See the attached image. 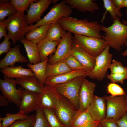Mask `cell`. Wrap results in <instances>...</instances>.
I'll return each mask as SVG.
<instances>
[{"mask_svg": "<svg viewBox=\"0 0 127 127\" xmlns=\"http://www.w3.org/2000/svg\"><path fill=\"white\" fill-rule=\"evenodd\" d=\"M6 27L2 21L0 22V39L3 36L5 37L8 34L5 29Z\"/></svg>", "mask_w": 127, "mask_h": 127, "instance_id": "44", "label": "cell"}, {"mask_svg": "<svg viewBox=\"0 0 127 127\" xmlns=\"http://www.w3.org/2000/svg\"><path fill=\"white\" fill-rule=\"evenodd\" d=\"M2 95H0V106H7L8 102L7 100Z\"/></svg>", "mask_w": 127, "mask_h": 127, "instance_id": "46", "label": "cell"}, {"mask_svg": "<svg viewBox=\"0 0 127 127\" xmlns=\"http://www.w3.org/2000/svg\"><path fill=\"white\" fill-rule=\"evenodd\" d=\"M73 36L72 33L68 31L57 45L54 54L48 59V63L50 64L63 60L72 54V44Z\"/></svg>", "mask_w": 127, "mask_h": 127, "instance_id": "10", "label": "cell"}, {"mask_svg": "<svg viewBox=\"0 0 127 127\" xmlns=\"http://www.w3.org/2000/svg\"><path fill=\"white\" fill-rule=\"evenodd\" d=\"M124 7L127 8V0H124Z\"/></svg>", "mask_w": 127, "mask_h": 127, "instance_id": "49", "label": "cell"}, {"mask_svg": "<svg viewBox=\"0 0 127 127\" xmlns=\"http://www.w3.org/2000/svg\"><path fill=\"white\" fill-rule=\"evenodd\" d=\"M5 115L4 117H0V127H7L16 121L26 119L28 116L20 111L15 114L7 112Z\"/></svg>", "mask_w": 127, "mask_h": 127, "instance_id": "30", "label": "cell"}, {"mask_svg": "<svg viewBox=\"0 0 127 127\" xmlns=\"http://www.w3.org/2000/svg\"><path fill=\"white\" fill-rule=\"evenodd\" d=\"M107 91L111 95L114 96L126 95L125 92L123 88L115 83H109L107 87Z\"/></svg>", "mask_w": 127, "mask_h": 127, "instance_id": "37", "label": "cell"}, {"mask_svg": "<svg viewBox=\"0 0 127 127\" xmlns=\"http://www.w3.org/2000/svg\"><path fill=\"white\" fill-rule=\"evenodd\" d=\"M125 46H127V42L125 44ZM121 55L124 56L125 57L127 56V49L123 51L121 54Z\"/></svg>", "mask_w": 127, "mask_h": 127, "instance_id": "47", "label": "cell"}, {"mask_svg": "<svg viewBox=\"0 0 127 127\" xmlns=\"http://www.w3.org/2000/svg\"><path fill=\"white\" fill-rule=\"evenodd\" d=\"M20 41L24 46L30 63L36 64L40 63L41 61L37 44L28 41L25 38Z\"/></svg>", "mask_w": 127, "mask_h": 127, "instance_id": "25", "label": "cell"}, {"mask_svg": "<svg viewBox=\"0 0 127 127\" xmlns=\"http://www.w3.org/2000/svg\"><path fill=\"white\" fill-rule=\"evenodd\" d=\"M42 109L50 127H65L58 118L54 109L46 108Z\"/></svg>", "mask_w": 127, "mask_h": 127, "instance_id": "31", "label": "cell"}, {"mask_svg": "<svg viewBox=\"0 0 127 127\" xmlns=\"http://www.w3.org/2000/svg\"><path fill=\"white\" fill-rule=\"evenodd\" d=\"M17 10L12 3L10 2L0 3V22L4 20L7 17L11 16L16 13Z\"/></svg>", "mask_w": 127, "mask_h": 127, "instance_id": "33", "label": "cell"}, {"mask_svg": "<svg viewBox=\"0 0 127 127\" xmlns=\"http://www.w3.org/2000/svg\"><path fill=\"white\" fill-rule=\"evenodd\" d=\"M61 95L52 87L44 85L42 92L40 94L39 106L44 108L55 109Z\"/></svg>", "mask_w": 127, "mask_h": 127, "instance_id": "14", "label": "cell"}, {"mask_svg": "<svg viewBox=\"0 0 127 127\" xmlns=\"http://www.w3.org/2000/svg\"><path fill=\"white\" fill-rule=\"evenodd\" d=\"M54 110L58 118L65 127H70L77 111L73 105L62 96Z\"/></svg>", "mask_w": 127, "mask_h": 127, "instance_id": "9", "label": "cell"}, {"mask_svg": "<svg viewBox=\"0 0 127 127\" xmlns=\"http://www.w3.org/2000/svg\"><path fill=\"white\" fill-rule=\"evenodd\" d=\"M11 2L17 11L24 12L28 10V8L30 3L32 1L36 2V0H11Z\"/></svg>", "mask_w": 127, "mask_h": 127, "instance_id": "38", "label": "cell"}, {"mask_svg": "<svg viewBox=\"0 0 127 127\" xmlns=\"http://www.w3.org/2000/svg\"><path fill=\"white\" fill-rule=\"evenodd\" d=\"M115 6L119 10L124 7V0H111Z\"/></svg>", "mask_w": 127, "mask_h": 127, "instance_id": "45", "label": "cell"}, {"mask_svg": "<svg viewBox=\"0 0 127 127\" xmlns=\"http://www.w3.org/2000/svg\"><path fill=\"white\" fill-rule=\"evenodd\" d=\"M8 34L4 37V40L0 44V55L4 53H7L11 48V42Z\"/></svg>", "mask_w": 127, "mask_h": 127, "instance_id": "41", "label": "cell"}, {"mask_svg": "<svg viewBox=\"0 0 127 127\" xmlns=\"http://www.w3.org/2000/svg\"><path fill=\"white\" fill-rule=\"evenodd\" d=\"M67 32L63 30L57 21L52 24L48 29L46 37L50 41H59L66 34Z\"/></svg>", "mask_w": 127, "mask_h": 127, "instance_id": "29", "label": "cell"}, {"mask_svg": "<svg viewBox=\"0 0 127 127\" xmlns=\"http://www.w3.org/2000/svg\"><path fill=\"white\" fill-rule=\"evenodd\" d=\"M51 24L41 26L27 33L25 36L27 40L37 44L46 37L48 30Z\"/></svg>", "mask_w": 127, "mask_h": 127, "instance_id": "27", "label": "cell"}, {"mask_svg": "<svg viewBox=\"0 0 127 127\" xmlns=\"http://www.w3.org/2000/svg\"><path fill=\"white\" fill-rule=\"evenodd\" d=\"M107 77L112 83H119L123 84L127 79V74L111 73L107 75Z\"/></svg>", "mask_w": 127, "mask_h": 127, "instance_id": "40", "label": "cell"}, {"mask_svg": "<svg viewBox=\"0 0 127 127\" xmlns=\"http://www.w3.org/2000/svg\"><path fill=\"white\" fill-rule=\"evenodd\" d=\"M73 41L89 54L96 57L103 51L107 44L102 39L74 35Z\"/></svg>", "mask_w": 127, "mask_h": 127, "instance_id": "6", "label": "cell"}, {"mask_svg": "<svg viewBox=\"0 0 127 127\" xmlns=\"http://www.w3.org/2000/svg\"><path fill=\"white\" fill-rule=\"evenodd\" d=\"M0 72L4 75L11 79L35 76L31 69L24 68L22 65L5 67L1 69Z\"/></svg>", "mask_w": 127, "mask_h": 127, "instance_id": "24", "label": "cell"}, {"mask_svg": "<svg viewBox=\"0 0 127 127\" xmlns=\"http://www.w3.org/2000/svg\"><path fill=\"white\" fill-rule=\"evenodd\" d=\"M72 54L90 73L93 70L96 57L93 56L73 41L72 44Z\"/></svg>", "mask_w": 127, "mask_h": 127, "instance_id": "16", "label": "cell"}, {"mask_svg": "<svg viewBox=\"0 0 127 127\" xmlns=\"http://www.w3.org/2000/svg\"><path fill=\"white\" fill-rule=\"evenodd\" d=\"M88 110L92 117L95 120L100 121L105 119L107 112L105 97L94 95Z\"/></svg>", "mask_w": 127, "mask_h": 127, "instance_id": "18", "label": "cell"}, {"mask_svg": "<svg viewBox=\"0 0 127 127\" xmlns=\"http://www.w3.org/2000/svg\"><path fill=\"white\" fill-rule=\"evenodd\" d=\"M116 121L119 127H127V112L120 119Z\"/></svg>", "mask_w": 127, "mask_h": 127, "instance_id": "43", "label": "cell"}, {"mask_svg": "<svg viewBox=\"0 0 127 127\" xmlns=\"http://www.w3.org/2000/svg\"><path fill=\"white\" fill-rule=\"evenodd\" d=\"M125 67L126 68V69L127 71V66H125Z\"/></svg>", "mask_w": 127, "mask_h": 127, "instance_id": "53", "label": "cell"}, {"mask_svg": "<svg viewBox=\"0 0 127 127\" xmlns=\"http://www.w3.org/2000/svg\"><path fill=\"white\" fill-rule=\"evenodd\" d=\"M72 70L64 60L53 64H47L46 72V78L51 76L58 75Z\"/></svg>", "mask_w": 127, "mask_h": 127, "instance_id": "26", "label": "cell"}, {"mask_svg": "<svg viewBox=\"0 0 127 127\" xmlns=\"http://www.w3.org/2000/svg\"><path fill=\"white\" fill-rule=\"evenodd\" d=\"M58 1V0H53L52 3H53V4H54V3H55L56 2Z\"/></svg>", "mask_w": 127, "mask_h": 127, "instance_id": "51", "label": "cell"}, {"mask_svg": "<svg viewBox=\"0 0 127 127\" xmlns=\"http://www.w3.org/2000/svg\"><path fill=\"white\" fill-rule=\"evenodd\" d=\"M36 115L32 114L26 119L17 120L7 127H33Z\"/></svg>", "mask_w": 127, "mask_h": 127, "instance_id": "34", "label": "cell"}, {"mask_svg": "<svg viewBox=\"0 0 127 127\" xmlns=\"http://www.w3.org/2000/svg\"><path fill=\"white\" fill-rule=\"evenodd\" d=\"M100 123V121L94 120L88 110L77 111L70 127H96Z\"/></svg>", "mask_w": 127, "mask_h": 127, "instance_id": "20", "label": "cell"}, {"mask_svg": "<svg viewBox=\"0 0 127 127\" xmlns=\"http://www.w3.org/2000/svg\"><path fill=\"white\" fill-rule=\"evenodd\" d=\"M83 76L76 78L67 82L56 85L53 87L61 96L68 100L77 111L79 108V97Z\"/></svg>", "mask_w": 127, "mask_h": 127, "instance_id": "5", "label": "cell"}, {"mask_svg": "<svg viewBox=\"0 0 127 127\" xmlns=\"http://www.w3.org/2000/svg\"><path fill=\"white\" fill-rule=\"evenodd\" d=\"M4 79H0V90L2 95L9 102L14 103L18 107L20 104L21 95L16 89V80L3 75Z\"/></svg>", "mask_w": 127, "mask_h": 127, "instance_id": "11", "label": "cell"}, {"mask_svg": "<svg viewBox=\"0 0 127 127\" xmlns=\"http://www.w3.org/2000/svg\"><path fill=\"white\" fill-rule=\"evenodd\" d=\"M126 101H127V96L126 97Z\"/></svg>", "mask_w": 127, "mask_h": 127, "instance_id": "52", "label": "cell"}, {"mask_svg": "<svg viewBox=\"0 0 127 127\" xmlns=\"http://www.w3.org/2000/svg\"><path fill=\"white\" fill-rule=\"evenodd\" d=\"M100 124L103 127H119L113 119L106 118L103 119L100 121Z\"/></svg>", "mask_w": 127, "mask_h": 127, "instance_id": "42", "label": "cell"}, {"mask_svg": "<svg viewBox=\"0 0 127 127\" xmlns=\"http://www.w3.org/2000/svg\"><path fill=\"white\" fill-rule=\"evenodd\" d=\"M113 20L112 24L109 27L101 25V30L104 32L102 38L110 47L119 52L127 42V25L120 22L119 17Z\"/></svg>", "mask_w": 127, "mask_h": 127, "instance_id": "2", "label": "cell"}, {"mask_svg": "<svg viewBox=\"0 0 127 127\" xmlns=\"http://www.w3.org/2000/svg\"><path fill=\"white\" fill-rule=\"evenodd\" d=\"M127 95L105 96L107 112L105 118L117 121L120 119L127 111Z\"/></svg>", "mask_w": 127, "mask_h": 127, "instance_id": "8", "label": "cell"}, {"mask_svg": "<svg viewBox=\"0 0 127 127\" xmlns=\"http://www.w3.org/2000/svg\"><path fill=\"white\" fill-rule=\"evenodd\" d=\"M63 29L74 35H82L101 39V25L98 22L89 21L87 19H78L71 17H62L57 21Z\"/></svg>", "mask_w": 127, "mask_h": 127, "instance_id": "1", "label": "cell"}, {"mask_svg": "<svg viewBox=\"0 0 127 127\" xmlns=\"http://www.w3.org/2000/svg\"><path fill=\"white\" fill-rule=\"evenodd\" d=\"M96 86V84L85 78L80 88L79 97V112L88 110L91 104Z\"/></svg>", "mask_w": 127, "mask_h": 127, "instance_id": "12", "label": "cell"}, {"mask_svg": "<svg viewBox=\"0 0 127 127\" xmlns=\"http://www.w3.org/2000/svg\"><path fill=\"white\" fill-rule=\"evenodd\" d=\"M125 13L127 15V10H126L125 12ZM122 23L125 25H126L127 24V21H126L125 20H123L122 21Z\"/></svg>", "mask_w": 127, "mask_h": 127, "instance_id": "48", "label": "cell"}, {"mask_svg": "<svg viewBox=\"0 0 127 127\" xmlns=\"http://www.w3.org/2000/svg\"><path fill=\"white\" fill-rule=\"evenodd\" d=\"M64 60L72 70H83L87 71L85 67L72 54L67 57Z\"/></svg>", "mask_w": 127, "mask_h": 127, "instance_id": "35", "label": "cell"}, {"mask_svg": "<svg viewBox=\"0 0 127 127\" xmlns=\"http://www.w3.org/2000/svg\"><path fill=\"white\" fill-rule=\"evenodd\" d=\"M90 73L83 70L71 71L58 75L46 78L44 85L52 87L70 81L79 77L89 76Z\"/></svg>", "mask_w": 127, "mask_h": 127, "instance_id": "17", "label": "cell"}, {"mask_svg": "<svg viewBox=\"0 0 127 127\" xmlns=\"http://www.w3.org/2000/svg\"><path fill=\"white\" fill-rule=\"evenodd\" d=\"M16 84L24 89L39 94L42 92L44 86L40 83L35 76H26L16 78Z\"/></svg>", "mask_w": 127, "mask_h": 127, "instance_id": "21", "label": "cell"}, {"mask_svg": "<svg viewBox=\"0 0 127 127\" xmlns=\"http://www.w3.org/2000/svg\"><path fill=\"white\" fill-rule=\"evenodd\" d=\"M72 8L85 12H89L93 14L99 9L98 4L92 0H64Z\"/></svg>", "mask_w": 127, "mask_h": 127, "instance_id": "22", "label": "cell"}, {"mask_svg": "<svg viewBox=\"0 0 127 127\" xmlns=\"http://www.w3.org/2000/svg\"><path fill=\"white\" fill-rule=\"evenodd\" d=\"M110 47L107 44L103 52L96 57L95 65L90 73L89 78L100 81L105 77L112 61L113 54L109 52Z\"/></svg>", "mask_w": 127, "mask_h": 127, "instance_id": "7", "label": "cell"}, {"mask_svg": "<svg viewBox=\"0 0 127 127\" xmlns=\"http://www.w3.org/2000/svg\"><path fill=\"white\" fill-rule=\"evenodd\" d=\"M8 30V36L14 45L16 42L24 38L26 29L29 26L24 12L17 11L14 15L2 21Z\"/></svg>", "mask_w": 127, "mask_h": 127, "instance_id": "3", "label": "cell"}, {"mask_svg": "<svg viewBox=\"0 0 127 127\" xmlns=\"http://www.w3.org/2000/svg\"><path fill=\"white\" fill-rule=\"evenodd\" d=\"M48 59V57L44 61L39 63L36 64L28 63L27 65L33 72L40 83L43 85H44L46 78V69Z\"/></svg>", "mask_w": 127, "mask_h": 127, "instance_id": "28", "label": "cell"}, {"mask_svg": "<svg viewBox=\"0 0 127 127\" xmlns=\"http://www.w3.org/2000/svg\"><path fill=\"white\" fill-rule=\"evenodd\" d=\"M72 8L63 0L54 5L49 12L42 19L34 25L28 26L26 29L28 33L42 25L53 24L62 17H67L72 13Z\"/></svg>", "mask_w": 127, "mask_h": 127, "instance_id": "4", "label": "cell"}, {"mask_svg": "<svg viewBox=\"0 0 127 127\" xmlns=\"http://www.w3.org/2000/svg\"><path fill=\"white\" fill-rule=\"evenodd\" d=\"M53 2L52 0H40L36 2H32L27 10L26 17L29 25L34 22H38L45 11Z\"/></svg>", "mask_w": 127, "mask_h": 127, "instance_id": "15", "label": "cell"}, {"mask_svg": "<svg viewBox=\"0 0 127 127\" xmlns=\"http://www.w3.org/2000/svg\"><path fill=\"white\" fill-rule=\"evenodd\" d=\"M19 45L11 48L6 53L4 57L0 61V69L6 67H13L17 62L23 63L29 62L20 52Z\"/></svg>", "mask_w": 127, "mask_h": 127, "instance_id": "19", "label": "cell"}, {"mask_svg": "<svg viewBox=\"0 0 127 127\" xmlns=\"http://www.w3.org/2000/svg\"><path fill=\"white\" fill-rule=\"evenodd\" d=\"M21 95L18 107L20 111L25 115L36 111L39 106L40 94L27 91L22 87L18 88Z\"/></svg>", "mask_w": 127, "mask_h": 127, "instance_id": "13", "label": "cell"}, {"mask_svg": "<svg viewBox=\"0 0 127 127\" xmlns=\"http://www.w3.org/2000/svg\"><path fill=\"white\" fill-rule=\"evenodd\" d=\"M111 73L127 74V71L120 62L113 59L109 67Z\"/></svg>", "mask_w": 127, "mask_h": 127, "instance_id": "39", "label": "cell"}, {"mask_svg": "<svg viewBox=\"0 0 127 127\" xmlns=\"http://www.w3.org/2000/svg\"><path fill=\"white\" fill-rule=\"evenodd\" d=\"M103 1L106 11L101 20L102 22H103V21L107 12L110 15L113 20L116 19L118 17L122 16L123 14L120 10L115 6L111 0H103Z\"/></svg>", "mask_w": 127, "mask_h": 127, "instance_id": "32", "label": "cell"}, {"mask_svg": "<svg viewBox=\"0 0 127 127\" xmlns=\"http://www.w3.org/2000/svg\"><path fill=\"white\" fill-rule=\"evenodd\" d=\"M96 127H103L101 125L100 123Z\"/></svg>", "mask_w": 127, "mask_h": 127, "instance_id": "50", "label": "cell"}, {"mask_svg": "<svg viewBox=\"0 0 127 127\" xmlns=\"http://www.w3.org/2000/svg\"><path fill=\"white\" fill-rule=\"evenodd\" d=\"M36 111V118L33 127H50L44 116L42 108L39 106Z\"/></svg>", "mask_w": 127, "mask_h": 127, "instance_id": "36", "label": "cell"}, {"mask_svg": "<svg viewBox=\"0 0 127 127\" xmlns=\"http://www.w3.org/2000/svg\"><path fill=\"white\" fill-rule=\"evenodd\" d=\"M59 41H52L47 37L37 44L40 59L41 62L44 61L49 55L56 51V47Z\"/></svg>", "mask_w": 127, "mask_h": 127, "instance_id": "23", "label": "cell"}]
</instances>
